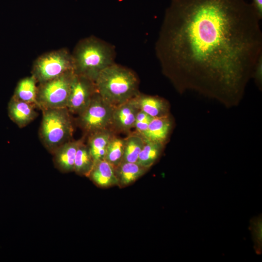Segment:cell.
<instances>
[{"label": "cell", "mask_w": 262, "mask_h": 262, "mask_svg": "<svg viewBox=\"0 0 262 262\" xmlns=\"http://www.w3.org/2000/svg\"><path fill=\"white\" fill-rule=\"evenodd\" d=\"M245 0H171L157 52L180 91L237 100L262 55V33Z\"/></svg>", "instance_id": "6da1fadb"}, {"label": "cell", "mask_w": 262, "mask_h": 262, "mask_svg": "<svg viewBox=\"0 0 262 262\" xmlns=\"http://www.w3.org/2000/svg\"><path fill=\"white\" fill-rule=\"evenodd\" d=\"M100 96L115 107L136 97L138 80L131 70L113 64L98 74L95 81Z\"/></svg>", "instance_id": "7a4b0ae2"}, {"label": "cell", "mask_w": 262, "mask_h": 262, "mask_svg": "<svg viewBox=\"0 0 262 262\" xmlns=\"http://www.w3.org/2000/svg\"><path fill=\"white\" fill-rule=\"evenodd\" d=\"M71 54L74 73L94 82L103 69L114 64L113 49L95 37L80 40Z\"/></svg>", "instance_id": "3957f363"}, {"label": "cell", "mask_w": 262, "mask_h": 262, "mask_svg": "<svg viewBox=\"0 0 262 262\" xmlns=\"http://www.w3.org/2000/svg\"><path fill=\"white\" fill-rule=\"evenodd\" d=\"M39 136L45 147L51 154L69 141L73 132L70 112L66 108L42 110Z\"/></svg>", "instance_id": "277c9868"}, {"label": "cell", "mask_w": 262, "mask_h": 262, "mask_svg": "<svg viewBox=\"0 0 262 262\" xmlns=\"http://www.w3.org/2000/svg\"><path fill=\"white\" fill-rule=\"evenodd\" d=\"M73 70L39 83L37 87L36 103L40 109L66 108L72 80Z\"/></svg>", "instance_id": "5b68a950"}, {"label": "cell", "mask_w": 262, "mask_h": 262, "mask_svg": "<svg viewBox=\"0 0 262 262\" xmlns=\"http://www.w3.org/2000/svg\"><path fill=\"white\" fill-rule=\"evenodd\" d=\"M73 70L71 53L62 48L45 53L33 62L32 75L38 83L56 78Z\"/></svg>", "instance_id": "8992f818"}, {"label": "cell", "mask_w": 262, "mask_h": 262, "mask_svg": "<svg viewBox=\"0 0 262 262\" xmlns=\"http://www.w3.org/2000/svg\"><path fill=\"white\" fill-rule=\"evenodd\" d=\"M114 107L97 92L86 109L78 115L79 126L89 135L96 131L110 129L112 125Z\"/></svg>", "instance_id": "52a82bcc"}, {"label": "cell", "mask_w": 262, "mask_h": 262, "mask_svg": "<svg viewBox=\"0 0 262 262\" xmlns=\"http://www.w3.org/2000/svg\"><path fill=\"white\" fill-rule=\"evenodd\" d=\"M96 92L94 81L74 73L66 108L70 113L79 115L88 106Z\"/></svg>", "instance_id": "ba28073f"}, {"label": "cell", "mask_w": 262, "mask_h": 262, "mask_svg": "<svg viewBox=\"0 0 262 262\" xmlns=\"http://www.w3.org/2000/svg\"><path fill=\"white\" fill-rule=\"evenodd\" d=\"M139 110L134 98L114 107L112 126L119 131H129L134 128L136 117Z\"/></svg>", "instance_id": "9c48e42d"}, {"label": "cell", "mask_w": 262, "mask_h": 262, "mask_svg": "<svg viewBox=\"0 0 262 262\" xmlns=\"http://www.w3.org/2000/svg\"><path fill=\"white\" fill-rule=\"evenodd\" d=\"M36 106L18 100L12 97L8 104V114L9 118L20 128H23L37 116L35 108Z\"/></svg>", "instance_id": "30bf717a"}, {"label": "cell", "mask_w": 262, "mask_h": 262, "mask_svg": "<svg viewBox=\"0 0 262 262\" xmlns=\"http://www.w3.org/2000/svg\"><path fill=\"white\" fill-rule=\"evenodd\" d=\"M82 140H70L53 153L54 164L60 171L65 173L74 171L76 152Z\"/></svg>", "instance_id": "8fae6325"}, {"label": "cell", "mask_w": 262, "mask_h": 262, "mask_svg": "<svg viewBox=\"0 0 262 262\" xmlns=\"http://www.w3.org/2000/svg\"><path fill=\"white\" fill-rule=\"evenodd\" d=\"M134 99L140 110L153 118L169 115V105L163 98L139 93Z\"/></svg>", "instance_id": "7c38bea8"}, {"label": "cell", "mask_w": 262, "mask_h": 262, "mask_svg": "<svg viewBox=\"0 0 262 262\" xmlns=\"http://www.w3.org/2000/svg\"><path fill=\"white\" fill-rule=\"evenodd\" d=\"M88 177L101 187L118 185L115 167L104 159L94 164Z\"/></svg>", "instance_id": "4fadbf2b"}, {"label": "cell", "mask_w": 262, "mask_h": 262, "mask_svg": "<svg viewBox=\"0 0 262 262\" xmlns=\"http://www.w3.org/2000/svg\"><path fill=\"white\" fill-rule=\"evenodd\" d=\"M172 128L170 115L152 118L142 136L144 139L164 144Z\"/></svg>", "instance_id": "5bb4252c"}, {"label": "cell", "mask_w": 262, "mask_h": 262, "mask_svg": "<svg viewBox=\"0 0 262 262\" xmlns=\"http://www.w3.org/2000/svg\"><path fill=\"white\" fill-rule=\"evenodd\" d=\"M113 135L110 129L99 131L88 135L87 145L94 164L104 159L107 147Z\"/></svg>", "instance_id": "9a60e30c"}, {"label": "cell", "mask_w": 262, "mask_h": 262, "mask_svg": "<svg viewBox=\"0 0 262 262\" xmlns=\"http://www.w3.org/2000/svg\"><path fill=\"white\" fill-rule=\"evenodd\" d=\"M148 169L137 163L122 162L115 167L118 185L125 187L131 185L144 175Z\"/></svg>", "instance_id": "2e32d148"}, {"label": "cell", "mask_w": 262, "mask_h": 262, "mask_svg": "<svg viewBox=\"0 0 262 262\" xmlns=\"http://www.w3.org/2000/svg\"><path fill=\"white\" fill-rule=\"evenodd\" d=\"M37 82L31 75L25 77L17 82L12 97L36 106Z\"/></svg>", "instance_id": "e0dca14e"}, {"label": "cell", "mask_w": 262, "mask_h": 262, "mask_svg": "<svg viewBox=\"0 0 262 262\" xmlns=\"http://www.w3.org/2000/svg\"><path fill=\"white\" fill-rule=\"evenodd\" d=\"M145 143L137 163L149 169L159 159L163 150L164 144L144 139Z\"/></svg>", "instance_id": "ac0fdd59"}, {"label": "cell", "mask_w": 262, "mask_h": 262, "mask_svg": "<svg viewBox=\"0 0 262 262\" xmlns=\"http://www.w3.org/2000/svg\"><path fill=\"white\" fill-rule=\"evenodd\" d=\"M94 165V162L88 147L82 140L76 152L74 171L80 175L88 177Z\"/></svg>", "instance_id": "d6986e66"}, {"label": "cell", "mask_w": 262, "mask_h": 262, "mask_svg": "<svg viewBox=\"0 0 262 262\" xmlns=\"http://www.w3.org/2000/svg\"><path fill=\"white\" fill-rule=\"evenodd\" d=\"M144 143V139L136 132L125 139L124 154L122 162L137 163Z\"/></svg>", "instance_id": "ffe728a7"}, {"label": "cell", "mask_w": 262, "mask_h": 262, "mask_svg": "<svg viewBox=\"0 0 262 262\" xmlns=\"http://www.w3.org/2000/svg\"><path fill=\"white\" fill-rule=\"evenodd\" d=\"M125 145V139L115 137L111 139L107 147L104 160L113 165L115 168L122 161Z\"/></svg>", "instance_id": "44dd1931"}, {"label": "cell", "mask_w": 262, "mask_h": 262, "mask_svg": "<svg viewBox=\"0 0 262 262\" xmlns=\"http://www.w3.org/2000/svg\"><path fill=\"white\" fill-rule=\"evenodd\" d=\"M250 227L256 252L260 254L262 251V218L260 217L253 218Z\"/></svg>", "instance_id": "7402d4cb"}, {"label": "cell", "mask_w": 262, "mask_h": 262, "mask_svg": "<svg viewBox=\"0 0 262 262\" xmlns=\"http://www.w3.org/2000/svg\"><path fill=\"white\" fill-rule=\"evenodd\" d=\"M152 118L144 112L139 110L137 114L134 126L136 133L142 136L147 131Z\"/></svg>", "instance_id": "603a6c76"}, {"label": "cell", "mask_w": 262, "mask_h": 262, "mask_svg": "<svg viewBox=\"0 0 262 262\" xmlns=\"http://www.w3.org/2000/svg\"><path fill=\"white\" fill-rule=\"evenodd\" d=\"M262 55L259 58L253 72L252 77L255 79L256 84L259 88L262 87Z\"/></svg>", "instance_id": "cb8c5ba5"}, {"label": "cell", "mask_w": 262, "mask_h": 262, "mask_svg": "<svg viewBox=\"0 0 262 262\" xmlns=\"http://www.w3.org/2000/svg\"><path fill=\"white\" fill-rule=\"evenodd\" d=\"M251 3L261 19L262 18V0H252Z\"/></svg>", "instance_id": "d4e9b609"}]
</instances>
